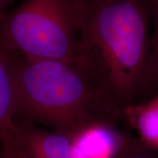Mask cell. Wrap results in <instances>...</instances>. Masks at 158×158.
Masks as SVG:
<instances>
[{
  "instance_id": "cell-1",
  "label": "cell",
  "mask_w": 158,
  "mask_h": 158,
  "mask_svg": "<svg viewBox=\"0 0 158 158\" xmlns=\"http://www.w3.org/2000/svg\"><path fill=\"white\" fill-rule=\"evenodd\" d=\"M150 21L147 0H85L75 62L124 109L147 94Z\"/></svg>"
},
{
  "instance_id": "cell-2",
  "label": "cell",
  "mask_w": 158,
  "mask_h": 158,
  "mask_svg": "<svg viewBox=\"0 0 158 158\" xmlns=\"http://www.w3.org/2000/svg\"><path fill=\"white\" fill-rule=\"evenodd\" d=\"M13 55L17 120L72 137L90 125H113L123 114L124 108L77 62Z\"/></svg>"
},
{
  "instance_id": "cell-3",
  "label": "cell",
  "mask_w": 158,
  "mask_h": 158,
  "mask_svg": "<svg viewBox=\"0 0 158 158\" xmlns=\"http://www.w3.org/2000/svg\"><path fill=\"white\" fill-rule=\"evenodd\" d=\"M85 0H22L0 19V46L28 58L74 62Z\"/></svg>"
},
{
  "instance_id": "cell-4",
  "label": "cell",
  "mask_w": 158,
  "mask_h": 158,
  "mask_svg": "<svg viewBox=\"0 0 158 158\" xmlns=\"http://www.w3.org/2000/svg\"><path fill=\"white\" fill-rule=\"evenodd\" d=\"M14 55L0 46V142L6 158H22L13 78Z\"/></svg>"
},
{
  "instance_id": "cell-5",
  "label": "cell",
  "mask_w": 158,
  "mask_h": 158,
  "mask_svg": "<svg viewBox=\"0 0 158 158\" xmlns=\"http://www.w3.org/2000/svg\"><path fill=\"white\" fill-rule=\"evenodd\" d=\"M18 127L22 158H84L69 136L40 128L24 120H18Z\"/></svg>"
},
{
  "instance_id": "cell-6",
  "label": "cell",
  "mask_w": 158,
  "mask_h": 158,
  "mask_svg": "<svg viewBox=\"0 0 158 158\" xmlns=\"http://www.w3.org/2000/svg\"><path fill=\"white\" fill-rule=\"evenodd\" d=\"M70 138L75 148L84 158H113L120 152L126 136L112 124L95 123Z\"/></svg>"
},
{
  "instance_id": "cell-7",
  "label": "cell",
  "mask_w": 158,
  "mask_h": 158,
  "mask_svg": "<svg viewBox=\"0 0 158 158\" xmlns=\"http://www.w3.org/2000/svg\"><path fill=\"white\" fill-rule=\"evenodd\" d=\"M123 114L139 135V141L158 151V94L148 101L129 105Z\"/></svg>"
},
{
  "instance_id": "cell-8",
  "label": "cell",
  "mask_w": 158,
  "mask_h": 158,
  "mask_svg": "<svg viewBox=\"0 0 158 158\" xmlns=\"http://www.w3.org/2000/svg\"><path fill=\"white\" fill-rule=\"evenodd\" d=\"M153 34L150 36V48L148 68L147 94L158 90V0H147Z\"/></svg>"
},
{
  "instance_id": "cell-9",
  "label": "cell",
  "mask_w": 158,
  "mask_h": 158,
  "mask_svg": "<svg viewBox=\"0 0 158 158\" xmlns=\"http://www.w3.org/2000/svg\"><path fill=\"white\" fill-rule=\"evenodd\" d=\"M156 151L144 146L139 139L126 136L120 152L119 158H158Z\"/></svg>"
},
{
  "instance_id": "cell-10",
  "label": "cell",
  "mask_w": 158,
  "mask_h": 158,
  "mask_svg": "<svg viewBox=\"0 0 158 158\" xmlns=\"http://www.w3.org/2000/svg\"><path fill=\"white\" fill-rule=\"evenodd\" d=\"M14 0H0V19L9 11V6Z\"/></svg>"
},
{
  "instance_id": "cell-11",
  "label": "cell",
  "mask_w": 158,
  "mask_h": 158,
  "mask_svg": "<svg viewBox=\"0 0 158 158\" xmlns=\"http://www.w3.org/2000/svg\"><path fill=\"white\" fill-rule=\"evenodd\" d=\"M0 158H6V156L4 155V153H3V152L1 153V155H0Z\"/></svg>"
}]
</instances>
